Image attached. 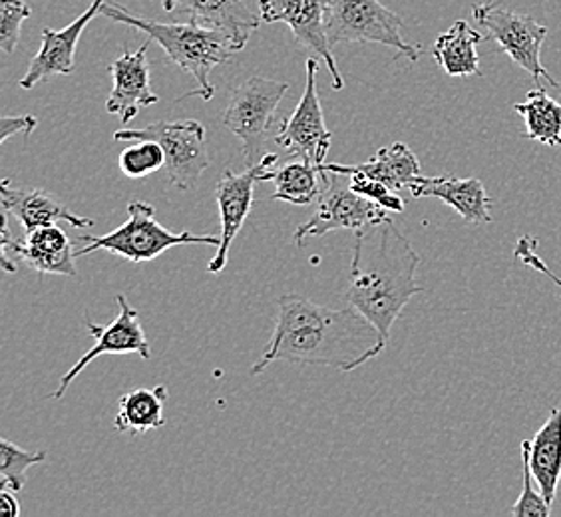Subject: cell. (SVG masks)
<instances>
[{"label":"cell","mask_w":561,"mask_h":517,"mask_svg":"<svg viewBox=\"0 0 561 517\" xmlns=\"http://www.w3.org/2000/svg\"><path fill=\"white\" fill-rule=\"evenodd\" d=\"M287 92V82L265 76H251L231 92L229 104L221 114V124L241 140L248 168L257 163L255 160L265 146L273 116Z\"/></svg>","instance_id":"8992f818"},{"label":"cell","mask_w":561,"mask_h":517,"mask_svg":"<svg viewBox=\"0 0 561 517\" xmlns=\"http://www.w3.org/2000/svg\"><path fill=\"white\" fill-rule=\"evenodd\" d=\"M168 400L165 387L134 388L118 400V412L114 428L122 434L140 436L146 432L158 430L165 424L163 406Z\"/></svg>","instance_id":"7402d4cb"},{"label":"cell","mask_w":561,"mask_h":517,"mask_svg":"<svg viewBox=\"0 0 561 517\" xmlns=\"http://www.w3.org/2000/svg\"><path fill=\"white\" fill-rule=\"evenodd\" d=\"M323 168L327 172L341 173V175L360 173L365 177L389 185L394 192L409 189L421 177V162L416 153L407 143H400V141L392 143L389 148H380L377 156L367 163H358V165L324 163Z\"/></svg>","instance_id":"ffe728a7"},{"label":"cell","mask_w":561,"mask_h":517,"mask_svg":"<svg viewBox=\"0 0 561 517\" xmlns=\"http://www.w3.org/2000/svg\"><path fill=\"white\" fill-rule=\"evenodd\" d=\"M536 248H538V239L524 235V238H519L518 243H516L514 257L518 258L519 263H524V265L531 267V269L540 271L541 275L550 277V279L553 280V283H556V285L561 289V279H558V277L551 273L550 267L541 261L540 255L536 253Z\"/></svg>","instance_id":"4dcf8cb0"},{"label":"cell","mask_w":561,"mask_h":517,"mask_svg":"<svg viewBox=\"0 0 561 517\" xmlns=\"http://www.w3.org/2000/svg\"><path fill=\"white\" fill-rule=\"evenodd\" d=\"M118 317L108 324H94L88 321V333L94 338V345L82 356L75 367L66 372L56 388L53 399H62L68 387L75 382L84 368L102 355H140L144 360L151 358L150 343L140 323V313L131 307L124 295L116 297Z\"/></svg>","instance_id":"5bb4252c"},{"label":"cell","mask_w":561,"mask_h":517,"mask_svg":"<svg viewBox=\"0 0 561 517\" xmlns=\"http://www.w3.org/2000/svg\"><path fill=\"white\" fill-rule=\"evenodd\" d=\"M80 241L87 248L76 249V257H84L96 251H108L131 263H150L153 258L163 255L168 249L182 248V245H211L219 248L221 238L214 235H194L192 231L173 233L170 229L156 221V207L148 202L134 199L128 204V219L118 229L110 231L106 235H80Z\"/></svg>","instance_id":"277c9868"},{"label":"cell","mask_w":561,"mask_h":517,"mask_svg":"<svg viewBox=\"0 0 561 517\" xmlns=\"http://www.w3.org/2000/svg\"><path fill=\"white\" fill-rule=\"evenodd\" d=\"M16 258H22L31 269L43 275L78 277L76 271L75 243L58 226H46L26 233V238H14L9 226V214L2 209V241H0V265L7 273H16Z\"/></svg>","instance_id":"8fae6325"},{"label":"cell","mask_w":561,"mask_h":517,"mask_svg":"<svg viewBox=\"0 0 561 517\" xmlns=\"http://www.w3.org/2000/svg\"><path fill=\"white\" fill-rule=\"evenodd\" d=\"M163 11L172 12L173 11V0H162Z\"/></svg>","instance_id":"836d02e7"},{"label":"cell","mask_w":561,"mask_h":517,"mask_svg":"<svg viewBox=\"0 0 561 517\" xmlns=\"http://www.w3.org/2000/svg\"><path fill=\"white\" fill-rule=\"evenodd\" d=\"M514 112L526 124V138L550 148H560L561 104L546 92V88L529 90L524 102L514 104Z\"/></svg>","instance_id":"d4e9b609"},{"label":"cell","mask_w":561,"mask_h":517,"mask_svg":"<svg viewBox=\"0 0 561 517\" xmlns=\"http://www.w3.org/2000/svg\"><path fill=\"white\" fill-rule=\"evenodd\" d=\"M522 463H524V484H522V494L518 502L510 509L514 517H550L551 506L541 496V492L536 490V478L531 474L529 468V438L522 443Z\"/></svg>","instance_id":"83f0119b"},{"label":"cell","mask_w":561,"mask_h":517,"mask_svg":"<svg viewBox=\"0 0 561 517\" xmlns=\"http://www.w3.org/2000/svg\"><path fill=\"white\" fill-rule=\"evenodd\" d=\"M0 202L2 209L21 221L26 233H31L38 227L56 226L66 221L76 229H88L94 226L92 219L76 216L65 204H60L55 195L44 189H31V187H14L9 180L0 185Z\"/></svg>","instance_id":"e0dca14e"},{"label":"cell","mask_w":561,"mask_h":517,"mask_svg":"<svg viewBox=\"0 0 561 517\" xmlns=\"http://www.w3.org/2000/svg\"><path fill=\"white\" fill-rule=\"evenodd\" d=\"M119 172L130 180H144L165 168V151L156 140H136L119 153Z\"/></svg>","instance_id":"4316f807"},{"label":"cell","mask_w":561,"mask_h":517,"mask_svg":"<svg viewBox=\"0 0 561 517\" xmlns=\"http://www.w3.org/2000/svg\"><path fill=\"white\" fill-rule=\"evenodd\" d=\"M529 468L541 496L553 506L561 480V409H551L550 418L529 438Z\"/></svg>","instance_id":"44dd1931"},{"label":"cell","mask_w":561,"mask_h":517,"mask_svg":"<svg viewBox=\"0 0 561 517\" xmlns=\"http://www.w3.org/2000/svg\"><path fill=\"white\" fill-rule=\"evenodd\" d=\"M345 177H348V185H351V189L356 192V194L367 197L370 202H375V204L385 207L387 211H392V214H402L404 211V202L400 199L399 192L390 189L389 185L377 182V180H370V177H365L360 173H351V175H345Z\"/></svg>","instance_id":"f546056e"},{"label":"cell","mask_w":561,"mask_h":517,"mask_svg":"<svg viewBox=\"0 0 561 517\" xmlns=\"http://www.w3.org/2000/svg\"><path fill=\"white\" fill-rule=\"evenodd\" d=\"M277 153H265L260 162L249 165L245 172L236 173L227 168L216 185L217 207L221 219V243L217 248L216 257L207 265L211 275L221 273L227 267L229 249L239 235V231L248 221L249 211L255 202V185L261 182H273L277 172Z\"/></svg>","instance_id":"9c48e42d"},{"label":"cell","mask_w":561,"mask_h":517,"mask_svg":"<svg viewBox=\"0 0 561 517\" xmlns=\"http://www.w3.org/2000/svg\"><path fill=\"white\" fill-rule=\"evenodd\" d=\"M412 197H434L443 204L450 205L458 216L465 219L466 223L482 226L492 221V197L486 194V187L476 177H424L421 175L414 184L409 187Z\"/></svg>","instance_id":"ac0fdd59"},{"label":"cell","mask_w":561,"mask_h":517,"mask_svg":"<svg viewBox=\"0 0 561 517\" xmlns=\"http://www.w3.org/2000/svg\"><path fill=\"white\" fill-rule=\"evenodd\" d=\"M331 173L323 165H314L309 160L285 163L277 168L273 184V202H287L293 205H311L323 195Z\"/></svg>","instance_id":"cb8c5ba5"},{"label":"cell","mask_w":561,"mask_h":517,"mask_svg":"<svg viewBox=\"0 0 561 517\" xmlns=\"http://www.w3.org/2000/svg\"><path fill=\"white\" fill-rule=\"evenodd\" d=\"M33 16L24 0H0V48L12 55L21 41L22 22Z\"/></svg>","instance_id":"f1b7e54d"},{"label":"cell","mask_w":561,"mask_h":517,"mask_svg":"<svg viewBox=\"0 0 561 517\" xmlns=\"http://www.w3.org/2000/svg\"><path fill=\"white\" fill-rule=\"evenodd\" d=\"M484 36L466 21H456L450 31L440 34L432 56L448 76L480 74V55L476 50Z\"/></svg>","instance_id":"603a6c76"},{"label":"cell","mask_w":561,"mask_h":517,"mask_svg":"<svg viewBox=\"0 0 561 517\" xmlns=\"http://www.w3.org/2000/svg\"><path fill=\"white\" fill-rule=\"evenodd\" d=\"M385 336L355 307L335 311L301 295H283L267 351L249 375L273 363H297L353 372L387 348Z\"/></svg>","instance_id":"6da1fadb"},{"label":"cell","mask_w":561,"mask_h":517,"mask_svg":"<svg viewBox=\"0 0 561 517\" xmlns=\"http://www.w3.org/2000/svg\"><path fill=\"white\" fill-rule=\"evenodd\" d=\"M472 14L476 22L486 28L488 38H492L512 62L524 68L536 84L546 78L551 87L561 88L560 82L541 65V46L548 36L546 24L534 21L528 14L494 4V0L474 4Z\"/></svg>","instance_id":"ba28073f"},{"label":"cell","mask_w":561,"mask_h":517,"mask_svg":"<svg viewBox=\"0 0 561 517\" xmlns=\"http://www.w3.org/2000/svg\"><path fill=\"white\" fill-rule=\"evenodd\" d=\"M106 0H94L87 12H82L75 22H70L62 31L44 28L43 46L33 56L31 66L24 78L19 80V87L24 90H33L38 82H43L50 76H68L75 72L76 46L80 43V36L87 31L88 24L94 21V16L102 12V4Z\"/></svg>","instance_id":"2e32d148"},{"label":"cell","mask_w":561,"mask_h":517,"mask_svg":"<svg viewBox=\"0 0 561 517\" xmlns=\"http://www.w3.org/2000/svg\"><path fill=\"white\" fill-rule=\"evenodd\" d=\"M156 140L165 151V173L180 192L194 189L209 168L206 128L197 119H162L146 128L118 129L114 141Z\"/></svg>","instance_id":"5b68a950"},{"label":"cell","mask_w":561,"mask_h":517,"mask_svg":"<svg viewBox=\"0 0 561 517\" xmlns=\"http://www.w3.org/2000/svg\"><path fill=\"white\" fill-rule=\"evenodd\" d=\"M36 126H38V119L34 116H4L0 119V143H4L14 134L31 136Z\"/></svg>","instance_id":"1f68e13d"},{"label":"cell","mask_w":561,"mask_h":517,"mask_svg":"<svg viewBox=\"0 0 561 517\" xmlns=\"http://www.w3.org/2000/svg\"><path fill=\"white\" fill-rule=\"evenodd\" d=\"M150 44L148 38L136 53L119 56L108 68L114 87L106 100V110L110 114H118L124 124L136 118L140 108H148L160 102V96L151 90L150 84Z\"/></svg>","instance_id":"9a60e30c"},{"label":"cell","mask_w":561,"mask_h":517,"mask_svg":"<svg viewBox=\"0 0 561 517\" xmlns=\"http://www.w3.org/2000/svg\"><path fill=\"white\" fill-rule=\"evenodd\" d=\"M400 26L399 14L378 0H329L327 34L331 44H385L416 62L421 58V46L407 43Z\"/></svg>","instance_id":"52a82bcc"},{"label":"cell","mask_w":561,"mask_h":517,"mask_svg":"<svg viewBox=\"0 0 561 517\" xmlns=\"http://www.w3.org/2000/svg\"><path fill=\"white\" fill-rule=\"evenodd\" d=\"M331 173V172H329ZM335 177L329 180L323 195L319 197V205L313 216L297 227L293 243L301 248L307 238H323L331 231H365L370 227L380 226L389 221V211L385 207L370 202L367 197L356 194L351 185L343 184L341 173H333Z\"/></svg>","instance_id":"30bf717a"},{"label":"cell","mask_w":561,"mask_h":517,"mask_svg":"<svg viewBox=\"0 0 561 517\" xmlns=\"http://www.w3.org/2000/svg\"><path fill=\"white\" fill-rule=\"evenodd\" d=\"M100 14H104L110 21L138 28L150 38L151 43L160 44L172 62L180 66L187 74L194 76L197 88L185 97L199 96L204 102L214 100L216 87L211 84L209 74L214 72L216 66L226 65L231 56L241 53L229 34L204 28L195 22L175 24V22L148 21L130 14L124 7L108 0L102 4Z\"/></svg>","instance_id":"3957f363"},{"label":"cell","mask_w":561,"mask_h":517,"mask_svg":"<svg viewBox=\"0 0 561 517\" xmlns=\"http://www.w3.org/2000/svg\"><path fill=\"white\" fill-rule=\"evenodd\" d=\"M421 257L392 219L356 231L346 302L375 324L389 343L390 331L414 295Z\"/></svg>","instance_id":"7a4b0ae2"},{"label":"cell","mask_w":561,"mask_h":517,"mask_svg":"<svg viewBox=\"0 0 561 517\" xmlns=\"http://www.w3.org/2000/svg\"><path fill=\"white\" fill-rule=\"evenodd\" d=\"M172 12L190 16V22L204 28L229 34L239 50L245 48L261 22L260 16H255L245 4V0H173Z\"/></svg>","instance_id":"d6986e66"},{"label":"cell","mask_w":561,"mask_h":517,"mask_svg":"<svg viewBox=\"0 0 561 517\" xmlns=\"http://www.w3.org/2000/svg\"><path fill=\"white\" fill-rule=\"evenodd\" d=\"M48 453L26 452L9 438L0 440V490L21 492L26 484V470L36 463H43Z\"/></svg>","instance_id":"484cf974"},{"label":"cell","mask_w":561,"mask_h":517,"mask_svg":"<svg viewBox=\"0 0 561 517\" xmlns=\"http://www.w3.org/2000/svg\"><path fill=\"white\" fill-rule=\"evenodd\" d=\"M0 516L19 517L21 516V507L14 497L12 490H2L0 492Z\"/></svg>","instance_id":"d6a6232c"},{"label":"cell","mask_w":561,"mask_h":517,"mask_svg":"<svg viewBox=\"0 0 561 517\" xmlns=\"http://www.w3.org/2000/svg\"><path fill=\"white\" fill-rule=\"evenodd\" d=\"M260 19L265 24H287L297 43L323 58L333 78V88H345V80L331 50L333 44L327 34L329 0H260Z\"/></svg>","instance_id":"4fadbf2b"},{"label":"cell","mask_w":561,"mask_h":517,"mask_svg":"<svg viewBox=\"0 0 561 517\" xmlns=\"http://www.w3.org/2000/svg\"><path fill=\"white\" fill-rule=\"evenodd\" d=\"M317 72L319 62L314 58H309L305 72V92L291 116L280 124L275 141L283 150H287L291 158L301 156L302 160H309L314 165H324L331 150L333 134L324 124L321 97L317 88Z\"/></svg>","instance_id":"7c38bea8"}]
</instances>
